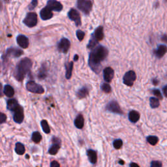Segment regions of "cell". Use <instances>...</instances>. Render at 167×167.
<instances>
[{
    "instance_id": "6da1fadb",
    "label": "cell",
    "mask_w": 167,
    "mask_h": 167,
    "mask_svg": "<svg viewBox=\"0 0 167 167\" xmlns=\"http://www.w3.org/2000/svg\"><path fill=\"white\" fill-rule=\"evenodd\" d=\"M108 54V50L103 46H96L89 54L88 64L91 69L95 73L101 71V62L106 59Z\"/></svg>"
},
{
    "instance_id": "7a4b0ae2",
    "label": "cell",
    "mask_w": 167,
    "mask_h": 167,
    "mask_svg": "<svg viewBox=\"0 0 167 167\" xmlns=\"http://www.w3.org/2000/svg\"><path fill=\"white\" fill-rule=\"evenodd\" d=\"M31 67L32 62L30 58L25 57L22 59L16 67L14 71V77L18 81H22L25 76L30 71Z\"/></svg>"
},
{
    "instance_id": "3957f363",
    "label": "cell",
    "mask_w": 167,
    "mask_h": 167,
    "mask_svg": "<svg viewBox=\"0 0 167 167\" xmlns=\"http://www.w3.org/2000/svg\"><path fill=\"white\" fill-rule=\"evenodd\" d=\"M76 6L84 14L88 15L92 10L93 4L91 0H77Z\"/></svg>"
},
{
    "instance_id": "277c9868",
    "label": "cell",
    "mask_w": 167,
    "mask_h": 167,
    "mask_svg": "<svg viewBox=\"0 0 167 167\" xmlns=\"http://www.w3.org/2000/svg\"><path fill=\"white\" fill-rule=\"evenodd\" d=\"M25 88H26L28 91L33 93V94H43L44 92L43 86L40 84H38L34 81H32V80L27 82Z\"/></svg>"
},
{
    "instance_id": "5b68a950",
    "label": "cell",
    "mask_w": 167,
    "mask_h": 167,
    "mask_svg": "<svg viewBox=\"0 0 167 167\" xmlns=\"http://www.w3.org/2000/svg\"><path fill=\"white\" fill-rule=\"evenodd\" d=\"M38 18L35 12H28L26 17L24 19V24L29 28H33L37 24Z\"/></svg>"
},
{
    "instance_id": "8992f818",
    "label": "cell",
    "mask_w": 167,
    "mask_h": 167,
    "mask_svg": "<svg viewBox=\"0 0 167 167\" xmlns=\"http://www.w3.org/2000/svg\"><path fill=\"white\" fill-rule=\"evenodd\" d=\"M106 110L107 111L116 114H123L121 109L116 101L112 100L110 101L106 106Z\"/></svg>"
},
{
    "instance_id": "52a82bcc",
    "label": "cell",
    "mask_w": 167,
    "mask_h": 167,
    "mask_svg": "<svg viewBox=\"0 0 167 167\" xmlns=\"http://www.w3.org/2000/svg\"><path fill=\"white\" fill-rule=\"evenodd\" d=\"M137 79L136 73L133 70H129L125 74L123 78V84L128 86H132Z\"/></svg>"
},
{
    "instance_id": "ba28073f",
    "label": "cell",
    "mask_w": 167,
    "mask_h": 167,
    "mask_svg": "<svg viewBox=\"0 0 167 167\" xmlns=\"http://www.w3.org/2000/svg\"><path fill=\"white\" fill-rule=\"evenodd\" d=\"M14 113L13 120L17 123H22L23 122L24 115V109L22 106L19 105V107L16 109L15 111L12 112Z\"/></svg>"
},
{
    "instance_id": "9c48e42d",
    "label": "cell",
    "mask_w": 167,
    "mask_h": 167,
    "mask_svg": "<svg viewBox=\"0 0 167 167\" xmlns=\"http://www.w3.org/2000/svg\"><path fill=\"white\" fill-rule=\"evenodd\" d=\"M68 17L70 20L75 22L76 26H79L82 24L81 22V18H80V15L78 13V12L75 9H71L68 12Z\"/></svg>"
},
{
    "instance_id": "30bf717a",
    "label": "cell",
    "mask_w": 167,
    "mask_h": 167,
    "mask_svg": "<svg viewBox=\"0 0 167 167\" xmlns=\"http://www.w3.org/2000/svg\"><path fill=\"white\" fill-rule=\"evenodd\" d=\"M52 145L49 150V153L50 155H56L58 152L61 147V140L58 138L54 137L52 139Z\"/></svg>"
},
{
    "instance_id": "8fae6325",
    "label": "cell",
    "mask_w": 167,
    "mask_h": 167,
    "mask_svg": "<svg viewBox=\"0 0 167 167\" xmlns=\"http://www.w3.org/2000/svg\"><path fill=\"white\" fill-rule=\"evenodd\" d=\"M23 54V50L18 48L11 47L9 48L6 50L5 56L6 57H18Z\"/></svg>"
},
{
    "instance_id": "7c38bea8",
    "label": "cell",
    "mask_w": 167,
    "mask_h": 167,
    "mask_svg": "<svg viewBox=\"0 0 167 167\" xmlns=\"http://www.w3.org/2000/svg\"><path fill=\"white\" fill-rule=\"evenodd\" d=\"M70 43L69 39L66 38H62L57 44V49L61 52L67 53L70 49Z\"/></svg>"
},
{
    "instance_id": "4fadbf2b",
    "label": "cell",
    "mask_w": 167,
    "mask_h": 167,
    "mask_svg": "<svg viewBox=\"0 0 167 167\" xmlns=\"http://www.w3.org/2000/svg\"><path fill=\"white\" fill-rule=\"evenodd\" d=\"M46 6L52 11L56 12L62 11L63 9L62 4L60 1H56V0H49L47 1Z\"/></svg>"
},
{
    "instance_id": "5bb4252c",
    "label": "cell",
    "mask_w": 167,
    "mask_h": 167,
    "mask_svg": "<svg viewBox=\"0 0 167 167\" xmlns=\"http://www.w3.org/2000/svg\"><path fill=\"white\" fill-rule=\"evenodd\" d=\"M52 11L50 8L48 7L47 6L44 7L40 12V16L42 20H47L52 18L53 17V13Z\"/></svg>"
},
{
    "instance_id": "9a60e30c",
    "label": "cell",
    "mask_w": 167,
    "mask_h": 167,
    "mask_svg": "<svg viewBox=\"0 0 167 167\" xmlns=\"http://www.w3.org/2000/svg\"><path fill=\"white\" fill-rule=\"evenodd\" d=\"M114 76V71L111 67H108L105 68L103 70V77L105 80L107 82L109 83L112 81Z\"/></svg>"
},
{
    "instance_id": "2e32d148",
    "label": "cell",
    "mask_w": 167,
    "mask_h": 167,
    "mask_svg": "<svg viewBox=\"0 0 167 167\" xmlns=\"http://www.w3.org/2000/svg\"><path fill=\"white\" fill-rule=\"evenodd\" d=\"M17 43L19 46L23 49H27L29 46L28 38L24 35H19L17 38Z\"/></svg>"
},
{
    "instance_id": "e0dca14e",
    "label": "cell",
    "mask_w": 167,
    "mask_h": 167,
    "mask_svg": "<svg viewBox=\"0 0 167 167\" xmlns=\"http://www.w3.org/2000/svg\"><path fill=\"white\" fill-rule=\"evenodd\" d=\"M167 52V46L165 44H160L158 48L156 50H154L153 53L155 56L158 58L162 57Z\"/></svg>"
},
{
    "instance_id": "ac0fdd59",
    "label": "cell",
    "mask_w": 167,
    "mask_h": 167,
    "mask_svg": "<svg viewBox=\"0 0 167 167\" xmlns=\"http://www.w3.org/2000/svg\"><path fill=\"white\" fill-rule=\"evenodd\" d=\"M18 102L16 99H9L7 102V108L11 112L15 111L19 107Z\"/></svg>"
},
{
    "instance_id": "d6986e66",
    "label": "cell",
    "mask_w": 167,
    "mask_h": 167,
    "mask_svg": "<svg viewBox=\"0 0 167 167\" xmlns=\"http://www.w3.org/2000/svg\"><path fill=\"white\" fill-rule=\"evenodd\" d=\"M87 155L88 157V159L89 160V162L93 164V165H95V164L97 163V155L95 151L93 150H88L87 151Z\"/></svg>"
},
{
    "instance_id": "ffe728a7",
    "label": "cell",
    "mask_w": 167,
    "mask_h": 167,
    "mask_svg": "<svg viewBox=\"0 0 167 167\" xmlns=\"http://www.w3.org/2000/svg\"><path fill=\"white\" fill-rule=\"evenodd\" d=\"M93 35H94V37L98 41H100L103 39L104 38L103 27L99 26L97 28H96L94 31V33H93Z\"/></svg>"
},
{
    "instance_id": "44dd1931",
    "label": "cell",
    "mask_w": 167,
    "mask_h": 167,
    "mask_svg": "<svg viewBox=\"0 0 167 167\" xmlns=\"http://www.w3.org/2000/svg\"><path fill=\"white\" fill-rule=\"evenodd\" d=\"M129 120L132 123H137L140 120V114L136 110H131L129 113Z\"/></svg>"
},
{
    "instance_id": "7402d4cb",
    "label": "cell",
    "mask_w": 167,
    "mask_h": 167,
    "mask_svg": "<svg viewBox=\"0 0 167 167\" xmlns=\"http://www.w3.org/2000/svg\"><path fill=\"white\" fill-rule=\"evenodd\" d=\"M75 125L76 128L81 129L84 125V119L82 114H79L75 120Z\"/></svg>"
},
{
    "instance_id": "603a6c76",
    "label": "cell",
    "mask_w": 167,
    "mask_h": 167,
    "mask_svg": "<svg viewBox=\"0 0 167 167\" xmlns=\"http://www.w3.org/2000/svg\"><path fill=\"white\" fill-rule=\"evenodd\" d=\"M89 94V89L84 86V87H82V88H80L79 90L77 91L76 92V96L79 99H84L87 97Z\"/></svg>"
},
{
    "instance_id": "cb8c5ba5",
    "label": "cell",
    "mask_w": 167,
    "mask_h": 167,
    "mask_svg": "<svg viewBox=\"0 0 167 167\" xmlns=\"http://www.w3.org/2000/svg\"><path fill=\"white\" fill-rule=\"evenodd\" d=\"M65 69H66V74L65 77L67 79H70L72 76V73L73 69V62H70L68 63L65 64Z\"/></svg>"
},
{
    "instance_id": "d4e9b609",
    "label": "cell",
    "mask_w": 167,
    "mask_h": 167,
    "mask_svg": "<svg viewBox=\"0 0 167 167\" xmlns=\"http://www.w3.org/2000/svg\"><path fill=\"white\" fill-rule=\"evenodd\" d=\"M4 94L8 97H12L15 95V90L10 85H6L4 89Z\"/></svg>"
},
{
    "instance_id": "484cf974",
    "label": "cell",
    "mask_w": 167,
    "mask_h": 167,
    "mask_svg": "<svg viewBox=\"0 0 167 167\" xmlns=\"http://www.w3.org/2000/svg\"><path fill=\"white\" fill-rule=\"evenodd\" d=\"M25 152V147L23 144L20 142H17L15 145V152L17 153L18 155H23Z\"/></svg>"
},
{
    "instance_id": "4316f807",
    "label": "cell",
    "mask_w": 167,
    "mask_h": 167,
    "mask_svg": "<svg viewBox=\"0 0 167 167\" xmlns=\"http://www.w3.org/2000/svg\"><path fill=\"white\" fill-rule=\"evenodd\" d=\"M47 76V69L46 67H45V65L43 64L42 65L41 68L38 70V78H39L40 80H43Z\"/></svg>"
},
{
    "instance_id": "83f0119b",
    "label": "cell",
    "mask_w": 167,
    "mask_h": 167,
    "mask_svg": "<svg viewBox=\"0 0 167 167\" xmlns=\"http://www.w3.org/2000/svg\"><path fill=\"white\" fill-rule=\"evenodd\" d=\"M97 44H98V41L96 39L95 37H94V35L92 34L90 40H89V43H88V44L87 45L88 49H94V48L96 46H97Z\"/></svg>"
},
{
    "instance_id": "f1b7e54d",
    "label": "cell",
    "mask_w": 167,
    "mask_h": 167,
    "mask_svg": "<svg viewBox=\"0 0 167 167\" xmlns=\"http://www.w3.org/2000/svg\"><path fill=\"white\" fill-rule=\"evenodd\" d=\"M150 104L151 108H158L160 105L159 99L155 97H151L150 99Z\"/></svg>"
},
{
    "instance_id": "f546056e",
    "label": "cell",
    "mask_w": 167,
    "mask_h": 167,
    "mask_svg": "<svg viewBox=\"0 0 167 167\" xmlns=\"http://www.w3.org/2000/svg\"><path fill=\"white\" fill-rule=\"evenodd\" d=\"M31 139L35 143H36V144L39 143L42 139V136L39 133L37 132V131H35V132H33V133H32Z\"/></svg>"
},
{
    "instance_id": "4dcf8cb0",
    "label": "cell",
    "mask_w": 167,
    "mask_h": 167,
    "mask_svg": "<svg viewBox=\"0 0 167 167\" xmlns=\"http://www.w3.org/2000/svg\"><path fill=\"white\" fill-rule=\"evenodd\" d=\"M41 125L42 129H43L44 131V133H45L46 134H49L50 133V129L49 123H48V122L45 120H43L41 121Z\"/></svg>"
},
{
    "instance_id": "1f68e13d",
    "label": "cell",
    "mask_w": 167,
    "mask_h": 167,
    "mask_svg": "<svg viewBox=\"0 0 167 167\" xmlns=\"http://www.w3.org/2000/svg\"><path fill=\"white\" fill-rule=\"evenodd\" d=\"M147 142L152 146H155L159 142V138L156 136H148L146 139Z\"/></svg>"
},
{
    "instance_id": "d6a6232c",
    "label": "cell",
    "mask_w": 167,
    "mask_h": 167,
    "mask_svg": "<svg viewBox=\"0 0 167 167\" xmlns=\"http://www.w3.org/2000/svg\"><path fill=\"white\" fill-rule=\"evenodd\" d=\"M101 89L105 93H107V94H109V93H110L112 91L111 86L107 83L102 84L101 86Z\"/></svg>"
},
{
    "instance_id": "836d02e7",
    "label": "cell",
    "mask_w": 167,
    "mask_h": 167,
    "mask_svg": "<svg viewBox=\"0 0 167 167\" xmlns=\"http://www.w3.org/2000/svg\"><path fill=\"white\" fill-rule=\"evenodd\" d=\"M113 146L115 149H120L123 146V141L121 139H116L113 142Z\"/></svg>"
},
{
    "instance_id": "e575fe53",
    "label": "cell",
    "mask_w": 167,
    "mask_h": 167,
    "mask_svg": "<svg viewBox=\"0 0 167 167\" xmlns=\"http://www.w3.org/2000/svg\"><path fill=\"white\" fill-rule=\"evenodd\" d=\"M76 34L77 38H78V39L80 41H82L84 39V37H85V33L82 30H77L76 32Z\"/></svg>"
},
{
    "instance_id": "d590c367",
    "label": "cell",
    "mask_w": 167,
    "mask_h": 167,
    "mask_svg": "<svg viewBox=\"0 0 167 167\" xmlns=\"http://www.w3.org/2000/svg\"><path fill=\"white\" fill-rule=\"evenodd\" d=\"M152 93L156 97L158 98L159 99H163V95L161 94V93L157 89H154L152 90Z\"/></svg>"
},
{
    "instance_id": "8d00e7d4",
    "label": "cell",
    "mask_w": 167,
    "mask_h": 167,
    "mask_svg": "<svg viewBox=\"0 0 167 167\" xmlns=\"http://www.w3.org/2000/svg\"><path fill=\"white\" fill-rule=\"evenodd\" d=\"M38 4V1L37 0H32L31 2L30 3V5L28 6V8L30 10H33V9L37 7V5Z\"/></svg>"
},
{
    "instance_id": "74e56055",
    "label": "cell",
    "mask_w": 167,
    "mask_h": 167,
    "mask_svg": "<svg viewBox=\"0 0 167 167\" xmlns=\"http://www.w3.org/2000/svg\"><path fill=\"white\" fill-rule=\"evenodd\" d=\"M151 167H161L162 163L161 162L159 161V160H153L150 164Z\"/></svg>"
},
{
    "instance_id": "f35d334b",
    "label": "cell",
    "mask_w": 167,
    "mask_h": 167,
    "mask_svg": "<svg viewBox=\"0 0 167 167\" xmlns=\"http://www.w3.org/2000/svg\"><path fill=\"white\" fill-rule=\"evenodd\" d=\"M7 121V115L0 112V124L5 123Z\"/></svg>"
},
{
    "instance_id": "ab89813d",
    "label": "cell",
    "mask_w": 167,
    "mask_h": 167,
    "mask_svg": "<svg viewBox=\"0 0 167 167\" xmlns=\"http://www.w3.org/2000/svg\"><path fill=\"white\" fill-rule=\"evenodd\" d=\"M60 165L58 163V162L54 160V161L51 162L50 163V167H60Z\"/></svg>"
},
{
    "instance_id": "60d3db41",
    "label": "cell",
    "mask_w": 167,
    "mask_h": 167,
    "mask_svg": "<svg viewBox=\"0 0 167 167\" xmlns=\"http://www.w3.org/2000/svg\"><path fill=\"white\" fill-rule=\"evenodd\" d=\"M161 40L163 42H165V43H167V34H165L163 35V36L161 37Z\"/></svg>"
},
{
    "instance_id": "b9f144b4",
    "label": "cell",
    "mask_w": 167,
    "mask_h": 167,
    "mask_svg": "<svg viewBox=\"0 0 167 167\" xmlns=\"http://www.w3.org/2000/svg\"><path fill=\"white\" fill-rule=\"evenodd\" d=\"M163 94H164V95H165V97H167V85H166L165 87H163Z\"/></svg>"
},
{
    "instance_id": "7bdbcfd3",
    "label": "cell",
    "mask_w": 167,
    "mask_h": 167,
    "mask_svg": "<svg viewBox=\"0 0 167 167\" xmlns=\"http://www.w3.org/2000/svg\"><path fill=\"white\" fill-rule=\"evenodd\" d=\"M3 95V89H2V84L0 83V97Z\"/></svg>"
},
{
    "instance_id": "ee69618b",
    "label": "cell",
    "mask_w": 167,
    "mask_h": 167,
    "mask_svg": "<svg viewBox=\"0 0 167 167\" xmlns=\"http://www.w3.org/2000/svg\"><path fill=\"white\" fill-rule=\"evenodd\" d=\"M152 82H153V84L157 85V84L159 83V80H157L156 78H154V79L152 80Z\"/></svg>"
},
{
    "instance_id": "f6af8a7d",
    "label": "cell",
    "mask_w": 167,
    "mask_h": 167,
    "mask_svg": "<svg viewBox=\"0 0 167 167\" xmlns=\"http://www.w3.org/2000/svg\"><path fill=\"white\" fill-rule=\"evenodd\" d=\"M129 166H139V165H138V164L137 163H131L130 165H129Z\"/></svg>"
},
{
    "instance_id": "bcb514c9",
    "label": "cell",
    "mask_w": 167,
    "mask_h": 167,
    "mask_svg": "<svg viewBox=\"0 0 167 167\" xmlns=\"http://www.w3.org/2000/svg\"><path fill=\"white\" fill-rule=\"evenodd\" d=\"M78 60V56L77 55V54H76V55H75V56H74V61L76 62V61H77Z\"/></svg>"
},
{
    "instance_id": "7dc6e473",
    "label": "cell",
    "mask_w": 167,
    "mask_h": 167,
    "mask_svg": "<svg viewBox=\"0 0 167 167\" xmlns=\"http://www.w3.org/2000/svg\"><path fill=\"white\" fill-rule=\"evenodd\" d=\"M118 163L120 164V165H124V161L123 160H119V162H118Z\"/></svg>"
},
{
    "instance_id": "c3c4849f",
    "label": "cell",
    "mask_w": 167,
    "mask_h": 167,
    "mask_svg": "<svg viewBox=\"0 0 167 167\" xmlns=\"http://www.w3.org/2000/svg\"><path fill=\"white\" fill-rule=\"evenodd\" d=\"M25 157H26L27 159H29V158H30V156H29V155H25Z\"/></svg>"
},
{
    "instance_id": "681fc988",
    "label": "cell",
    "mask_w": 167,
    "mask_h": 167,
    "mask_svg": "<svg viewBox=\"0 0 167 167\" xmlns=\"http://www.w3.org/2000/svg\"><path fill=\"white\" fill-rule=\"evenodd\" d=\"M1 7H2V5H1V2H0V9H1Z\"/></svg>"
},
{
    "instance_id": "f907efd6",
    "label": "cell",
    "mask_w": 167,
    "mask_h": 167,
    "mask_svg": "<svg viewBox=\"0 0 167 167\" xmlns=\"http://www.w3.org/2000/svg\"><path fill=\"white\" fill-rule=\"evenodd\" d=\"M4 1H9V0H4Z\"/></svg>"
},
{
    "instance_id": "816d5d0a",
    "label": "cell",
    "mask_w": 167,
    "mask_h": 167,
    "mask_svg": "<svg viewBox=\"0 0 167 167\" xmlns=\"http://www.w3.org/2000/svg\"><path fill=\"white\" fill-rule=\"evenodd\" d=\"M165 1H167V0H165Z\"/></svg>"
}]
</instances>
